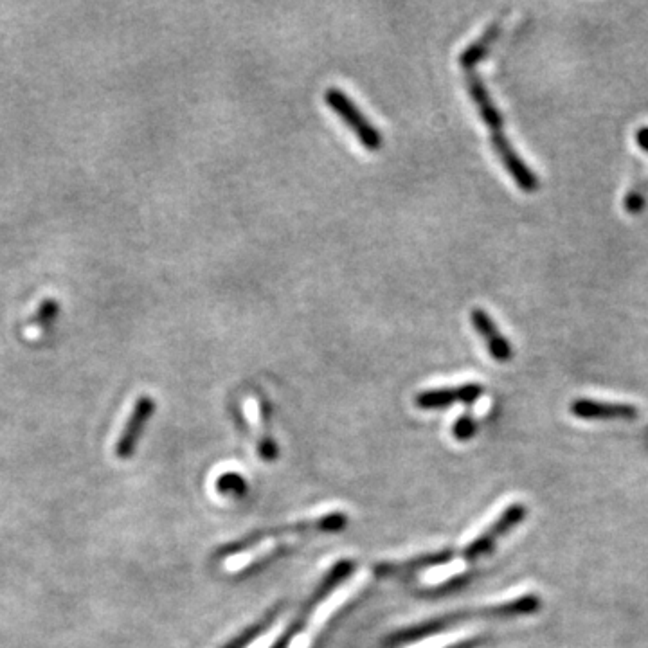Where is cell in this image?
Wrapping results in <instances>:
<instances>
[{
	"label": "cell",
	"instance_id": "cell-1",
	"mask_svg": "<svg viewBox=\"0 0 648 648\" xmlns=\"http://www.w3.org/2000/svg\"><path fill=\"white\" fill-rule=\"evenodd\" d=\"M465 81H467L468 94L488 128V134H490L492 146H494V152L497 153L499 161L503 162L508 175L512 177L519 189H522L524 193H535L539 189V179L530 170V166L522 161L521 155L513 150L512 143L504 134L503 116L495 107L494 101L490 98L485 83L479 78L476 69L465 71Z\"/></svg>",
	"mask_w": 648,
	"mask_h": 648
},
{
	"label": "cell",
	"instance_id": "cell-2",
	"mask_svg": "<svg viewBox=\"0 0 648 648\" xmlns=\"http://www.w3.org/2000/svg\"><path fill=\"white\" fill-rule=\"evenodd\" d=\"M324 101L337 116L341 117L344 125L350 126L351 132L355 134L360 144L368 152H378L382 148L384 139H382V134L378 132L377 126L373 125L368 117L364 116V112L355 105V101L344 90L330 87L324 92Z\"/></svg>",
	"mask_w": 648,
	"mask_h": 648
},
{
	"label": "cell",
	"instance_id": "cell-3",
	"mask_svg": "<svg viewBox=\"0 0 648 648\" xmlns=\"http://www.w3.org/2000/svg\"><path fill=\"white\" fill-rule=\"evenodd\" d=\"M369 573L368 571H360L357 575L351 578L350 582L341 585L335 593L330 594L326 600H324L317 609H315L312 618L308 621L306 629L297 636V638L292 639V643L288 645V648H310L314 639L319 636V632L323 630L324 625L328 623V620L332 618L335 612L341 609L344 603L350 600L351 596L355 593H359L360 589L364 585L368 584Z\"/></svg>",
	"mask_w": 648,
	"mask_h": 648
},
{
	"label": "cell",
	"instance_id": "cell-4",
	"mask_svg": "<svg viewBox=\"0 0 648 648\" xmlns=\"http://www.w3.org/2000/svg\"><path fill=\"white\" fill-rule=\"evenodd\" d=\"M526 517V508L524 504L515 503L508 506L494 522L492 526H488L477 539L472 540L468 544L463 555L467 560H476V558L483 557L486 553H490L494 549L495 542L506 535L508 531L515 528L517 524H521L522 519Z\"/></svg>",
	"mask_w": 648,
	"mask_h": 648
},
{
	"label": "cell",
	"instance_id": "cell-5",
	"mask_svg": "<svg viewBox=\"0 0 648 648\" xmlns=\"http://www.w3.org/2000/svg\"><path fill=\"white\" fill-rule=\"evenodd\" d=\"M153 411H155V402L150 396H141L135 402L132 413L128 416L125 429L121 432L119 440L116 443V454L119 459L130 458L134 454L135 445L141 438L144 425L152 418Z\"/></svg>",
	"mask_w": 648,
	"mask_h": 648
},
{
	"label": "cell",
	"instance_id": "cell-6",
	"mask_svg": "<svg viewBox=\"0 0 648 648\" xmlns=\"http://www.w3.org/2000/svg\"><path fill=\"white\" fill-rule=\"evenodd\" d=\"M483 395V386L481 384H463L458 387H440V389H427L420 395L416 396V405L422 409H440L447 407L454 402H463V404H474Z\"/></svg>",
	"mask_w": 648,
	"mask_h": 648
},
{
	"label": "cell",
	"instance_id": "cell-7",
	"mask_svg": "<svg viewBox=\"0 0 648 648\" xmlns=\"http://www.w3.org/2000/svg\"><path fill=\"white\" fill-rule=\"evenodd\" d=\"M470 323L474 326V330L481 335V339L485 341L488 353L497 362H508V360L512 359V344L504 337L503 333L499 332L494 319L486 314L483 308H472Z\"/></svg>",
	"mask_w": 648,
	"mask_h": 648
},
{
	"label": "cell",
	"instance_id": "cell-8",
	"mask_svg": "<svg viewBox=\"0 0 648 648\" xmlns=\"http://www.w3.org/2000/svg\"><path fill=\"white\" fill-rule=\"evenodd\" d=\"M569 411L580 420H634L638 416V409L634 405L598 402L589 398L571 402Z\"/></svg>",
	"mask_w": 648,
	"mask_h": 648
},
{
	"label": "cell",
	"instance_id": "cell-9",
	"mask_svg": "<svg viewBox=\"0 0 648 648\" xmlns=\"http://www.w3.org/2000/svg\"><path fill=\"white\" fill-rule=\"evenodd\" d=\"M287 542H290V537H285V539L274 537V539L263 540L261 544L254 546V548L249 549V551H242V553H236L233 557L225 558V571H229V573H238V571H242L245 567L256 564V562L261 560V558L269 557V555H272L274 551H278L279 546H283V544H287Z\"/></svg>",
	"mask_w": 648,
	"mask_h": 648
},
{
	"label": "cell",
	"instance_id": "cell-10",
	"mask_svg": "<svg viewBox=\"0 0 648 648\" xmlns=\"http://www.w3.org/2000/svg\"><path fill=\"white\" fill-rule=\"evenodd\" d=\"M499 36V24H492L485 29V33L477 38L476 42L468 45L463 53L459 54V65L470 71L476 69L477 63L485 60L486 53L490 51V47L494 45L495 40Z\"/></svg>",
	"mask_w": 648,
	"mask_h": 648
},
{
	"label": "cell",
	"instance_id": "cell-11",
	"mask_svg": "<svg viewBox=\"0 0 648 648\" xmlns=\"http://www.w3.org/2000/svg\"><path fill=\"white\" fill-rule=\"evenodd\" d=\"M58 312H60V305L54 299H45L38 308L33 323L38 324L40 328H47L56 319Z\"/></svg>",
	"mask_w": 648,
	"mask_h": 648
},
{
	"label": "cell",
	"instance_id": "cell-12",
	"mask_svg": "<svg viewBox=\"0 0 648 648\" xmlns=\"http://www.w3.org/2000/svg\"><path fill=\"white\" fill-rule=\"evenodd\" d=\"M454 438L459 441H467L476 434V420L470 414H463L461 418L454 423Z\"/></svg>",
	"mask_w": 648,
	"mask_h": 648
},
{
	"label": "cell",
	"instance_id": "cell-13",
	"mask_svg": "<svg viewBox=\"0 0 648 648\" xmlns=\"http://www.w3.org/2000/svg\"><path fill=\"white\" fill-rule=\"evenodd\" d=\"M283 630H285V623H279V625H276V627H272V629L267 630L265 634H261L260 638L256 639L254 643H252L251 647L249 648H270L276 641H278L279 638H281V634H283Z\"/></svg>",
	"mask_w": 648,
	"mask_h": 648
},
{
	"label": "cell",
	"instance_id": "cell-14",
	"mask_svg": "<svg viewBox=\"0 0 648 648\" xmlns=\"http://www.w3.org/2000/svg\"><path fill=\"white\" fill-rule=\"evenodd\" d=\"M636 141H638L639 148L643 152H648V126H641L636 134Z\"/></svg>",
	"mask_w": 648,
	"mask_h": 648
}]
</instances>
